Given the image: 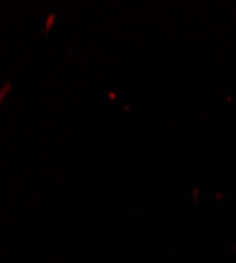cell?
I'll list each match as a JSON object with an SVG mask.
<instances>
[{
    "mask_svg": "<svg viewBox=\"0 0 236 263\" xmlns=\"http://www.w3.org/2000/svg\"><path fill=\"white\" fill-rule=\"evenodd\" d=\"M0 99H3V95H0Z\"/></svg>",
    "mask_w": 236,
    "mask_h": 263,
    "instance_id": "1",
    "label": "cell"
}]
</instances>
